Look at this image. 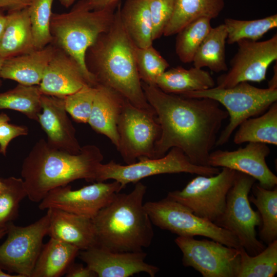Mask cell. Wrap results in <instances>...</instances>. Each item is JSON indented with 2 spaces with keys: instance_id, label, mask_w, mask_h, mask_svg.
Here are the masks:
<instances>
[{
  "instance_id": "1",
  "label": "cell",
  "mask_w": 277,
  "mask_h": 277,
  "mask_svg": "<svg viewBox=\"0 0 277 277\" xmlns=\"http://www.w3.org/2000/svg\"><path fill=\"white\" fill-rule=\"evenodd\" d=\"M141 83L161 127L153 159L161 157L176 147L192 164L208 166L209 156L216 145L217 134L228 117L226 110L212 99L167 93L156 85Z\"/></svg>"
},
{
  "instance_id": "2",
  "label": "cell",
  "mask_w": 277,
  "mask_h": 277,
  "mask_svg": "<svg viewBox=\"0 0 277 277\" xmlns=\"http://www.w3.org/2000/svg\"><path fill=\"white\" fill-rule=\"evenodd\" d=\"M121 6L120 1L109 29L88 49L86 65L97 84L113 89L134 106L154 111L142 87L135 61L136 46L122 23Z\"/></svg>"
},
{
  "instance_id": "3",
  "label": "cell",
  "mask_w": 277,
  "mask_h": 277,
  "mask_svg": "<svg viewBox=\"0 0 277 277\" xmlns=\"http://www.w3.org/2000/svg\"><path fill=\"white\" fill-rule=\"evenodd\" d=\"M103 160L96 146L82 147L78 153L58 149L43 138L39 140L24 159L21 176L32 202L39 203L51 190L80 179L95 181Z\"/></svg>"
},
{
  "instance_id": "4",
  "label": "cell",
  "mask_w": 277,
  "mask_h": 277,
  "mask_svg": "<svg viewBox=\"0 0 277 277\" xmlns=\"http://www.w3.org/2000/svg\"><path fill=\"white\" fill-rule=\"evenodd\" d=\"M147 187L135 183L128 193H117L92 219L97 244L114 252L142 251L152 243V223L145 209Z\"/></svg>"
},
{
  "instance_id": "5",
  "label": "cell",
  "mask_w": 277,
  "mask_h": 277,
  "mask_svg": "<svg viewBox=\"0 0 277 277\" xmlns=\"http://www.w3.org/2000/svg\"><path fill=\"white\" fill-rule=\"evenodd\" d=\"M118 4L101 10H89L77 2L68 12H53L51 16V43L76 62L92 86H96L97 83L87 69L86 53L99 35L109 29Z\"/></svg>"
},
{
  "instance_id": "6",
  "label": "cell",
  "mask_w": 277,
  "mask_h": 277,
  "mask_svg": "<svg viewBox=\"0 0 277 277\" xmlns=\"http://www.w3.org/2000/svg\"><path fill=\"white\" fill-rule=\"evenodd\" d=\"M180 95L212 99L225 107L229 122L217 139L215 145L221 146L228 142L232 133L242 123L264 112L276 102L277 89L260 88L244 82L229 88L215 86Z\"/></svg>"
},
{
  "instance_id": "7",
  "label": "cell",
  "mask_w": 277,
  "mask_h": 277,
  "mask_svg": "<svg viewBox=\"0 0 277 277\" xmlns=\"http://www.w3.org/2000/svg\"><path fill=\"white\" fill-rule=\"evenodd\" d=\"M255 181L252 176L236 171L224 210L214 222L235 235L250 255L258 254L265 248L256 237V227L261 225L260 214L252 208L249 200V193Z\"/></svg>"
},
{
  "instance_id": "8",
  "label": "cell",
  "mask_w": 277,
  "mask_h": 277,
  "mask_svg": "<svg viewBox=\"0 0 277 277\" xmlns=\"http://www.w3.org/2000/svg\"><path fill=\"white\" fill-rule=\"evenodd\" d=\"M152 224L181 236H202L228 247L240 249L238 239L213 222L195 214L181 203L166 196L144 204Z\"/></svg>"
},
{
  "instance_id": "9",
  "label": "cell",
  "mask_w": 277,
  "mask_h": 277,
  "mask_svg": "<svg viewBox=\"0 0 277 277\" xmlns=\"http://www.w3.org/2000/svg\"><path fill=\"white\" fill-rule=\"evenodd\" d=\"M220 171L217 167L192 164L181 149L173 147L157 159L142 158L137 162L126 165L113 160L106 164L101 163L95 181L113 180L123 189L129 183L135 184L144 178L158 174L185 172L210 176Z\"/></svg>"
},
{
  "instance_id": "10",
  "label": "cell",
  "mask_w": 277,
  "mask_h": 277,
  "mask_svg": "<svg viewBox=\"0 0 277 277\" xmlns=\"http://www.w3.org/2000/svg\"><path fill=\"white\" fill-rule=\"evenodd\" d=\"M50 210L35 222L25 226L13 222L6 227L7 237L0 245V267L8 273L31 277L47 235Z\"/></svg>"
},
{
  "instance_id": "11",
  "label": "cell",
  "mask_w": 277,
  "mask_h": 277,
  "mask_svg": "<svg viewBox=\"0 0 277 277\" xmlns=\"http://www.w3.org/2000/svg\"><path fill=\"white\" fill-rule=\"evenodd\" d=\"M119 136L117 150L126 164L142 158L153 159L161 127L154 111H148L125 101L117 124Z\"/></svg>"
},
{
  "instance_id": "12",
  "label": "cell",
  "mask_w": 277,
  "mask_h": 277,
  "mask_svg": "<svg viewBox=\"0 0 277 277\" xmlns=\"http://www.w3.org/2000/svg\"><path fill=\"white\" fill-rule=\"evenodd\" d=\"M235 174L236 171L224 167L215 175H197L183 189L169 192L167 196L214 223L224 210Z\"/></svg>"
},
{
  "instance_id": "13",
  "label": "cell",
  "mask_w": 277,
  "mask_h": 277,
  "mask_svg": "<svg viewBox=\"0 0 277 277\" xmlns=\"http://www.w3.org/2000/svg\"><path fill=\"white\" fill-rule=\"evenodd\" d=\"M175 243L183 253L182 263L203 277H236L240 250L214 240L178 236Z\"/></svg>"
},
{
  "instance_id": "14",
  "label": "cell",
  "mask_w": 277,
  "mask_h": 277,
  "mask_svg": "<svg viewBox=\"0 0 277 277\" xmlns=\"http://www.w3.org/2000/svg\"><path fill=\"white\" fill-rule=\"evenodd\" d=\"M122 189L116 181L96 182L76 190L68 184L50 190L39 203L38 208L57 209L92 219Z\"/></svg>"
},
{
  "instance_id": "15",
  "label": "cell",
  "mask_w": 277,
  "mask_h": 277,
  "mask_svg": "<svg viewBox=\"0 0 277 277\" xmlns=\"http://www.w3.org/2000/svg\"><path fill=\"white\" fill-rule=\"evenodd\" d=\"M230 62L231 68L217 79V86L229 88L244 82L260 83L266 80L270 65L277 60V35L264 41L241 39Z\"/></svg>"
},
{
  "instance_id": "16",
  "label": "cell",
  "mask_w": 277,
  "mask_h": 277,
  "mask_svg": "<svg viewBox=\"0 0 277 277\" xmlns=\"http://www.w3.org/2000/svg\"><path fill=\"white\" fill-rule=\"evenodd\" d=\"M267 144L248 142L244 147L232 151L217 150L209 154L208 165L228 168L253 177L262 187L272 189L276 186L277 177L268 167L266 158L270 154Z\"/></svg>"
},
{
  "instance_id": "17",
  "label": "cell",
  "mask_w": 277,
  "mask_h": 277,
  "mask_svg": "<svg viewBox=\"0 0 277 277\" xmlns=\"http://www.w3.org/2000/svg\"><path fill=\"white\" fill-rule=\"evenodd\" d=\"M80 259L98 277H129L145 272L154 277L159 268L145 262L142 251L114 252L95 245L80 250Z\"/></svg>"
},
{
  "instance_id": "18",
  "label": "cell",
  "mask_w": 277,
  "mask_h": 277,
  "mask_svg": "<svg viewBox=\"0 0 277 277\" xmlns=\"http://www.w3.org/2000/svg\"><path fill=\"white\" fill-rule=\"evenodd\" d=\"M42 110L38 121L53 147L71 153H78L82 147L76 137V130L65 107L64 97L42 94Z\"/></svg>"
},
{
  "instance_id": "19",
  "label": "cell",
  "mask_w": 277,
  "mask_h": 277,
  "mask_svg": "<svg viewBox=\"0 0 277 277\" xmlns=\"http://www.w3.org/2000/svg\"><path fill=\"white\" fill-rule=\"evenodd\" d=\"M87 85H89L76 62L56 47L38 85L41 93L64 97Z\"/></svg>"
},
{
  "instance_id": "20",
  "label": "cell",
  "mask_w": 277,
  "mask_h": 277,
  "mask_svg": "<svg viewBox=\"0 0 277 277\" xmlns=\"http://www.w3.org/2000/svg\"><path fill=\"white\" fill-rule=\"evenodd\" d=\"M50 210L48 235L83 250L97 244L92 219L57 209Z\"/></svg>"
},
{
  "instance_id": "21",
  "label": "cell",
  "mask_w": 277,
  "mask_h": 277,
  "mask_svg": "<svg viewBox=\"0 0 277 277\" xmlns=\"http://www.w3.org/2000/svg\"><path fill=\"white\" fill-rule=\"evenodd\" d=\"M126 99L113 89L97 84L88 122L94 131L107 136L116 148L119 142L117 124Z\"/></svg>"
},
{
  "instance_id": "22",
  "label": "cell",
  "mask_w": 277,
  "mask_h": 277,
  "mask_svg": "<svg viewBox=\"0 0 277 277\" xmlns=\"http://www.w3.org/2000/svg\"><path fill=\"white\" fill-rule=\"evenodd\" d=\"M56 46L51 43L32 52L4 60L0 77L25 85H39Z\"/></svg>"
},
{
  "instance_id": "23",
  "label": "cell",
  "mask_w": 277,
  "mask_h": 277,
  "mask_svg": "<svg viewBox=\"0 0 277 277\" xmlns=\"http://www.w3.org/2000/svg\"><path fill=\"white\" fill-rule=\"evenodd\" d=\"M7 17V25L0 40V55L6 59L36 50L28 8L9 11Z\"/></svg>"
},
{
  "instance_id": "24",
  "label": "cell",
  "mask_w": 277,
  "mask_h": 277,
  "mask_svg": "<svg viewBox=\"0 0 277 277\" xmlns=\"http://www.w3.org/2000/svg\"><path fill=\"white\" fill-rule=\"evenodd\" d=\"M156 86L163 91L182 94L202 91L215 87V82L209 72L202 68L181 66L166 70L157 79Z\"/></svg>"
},
{
  "instance_id": "25",
  "label": "cell",
  "mask_w": 277,
  "mask_h": 277,
  "mask_svg": "<svg viewBox=\"0 0 277 277\" xmlns=\"http://www.w3.org/2000/svg\"><path fill=\"white\" fill-rule=\"evenodd\" d=\"M77 247L50 238L43 245L31 277H60L78 254Z\"/></svg>"
},
{
  "instance_id": "26",
  "label": "cell",
  "mask_w": 277,
  "mask_h": 277,
  "mask_svg": "<svg viewBox=\"0 0 277 277\" xmlns=\"http://www.w3.org/2000/svg\"><path fill=\"white\" fill-rule=\"evenodd\" d=\"M120 16L128 34L138 48L152 45V26L148 0H126Z\"/></svg>"
},
{
  "instance_id": "27",
  "label": "cell",
  "mask_w": 277,
  "mask_h": 277,
  "mask_svg": "<svg viewBox=\"0 0 277 277\" xmlns=\"http://www.w3.org/2000/svg\"><path fill=\"white\" fill-rule=\"evenodd\" d=\"M224 7V0H174L173 14L163 35L176 34L185 26L201 17L215 18Z\"/></svg>"
},
{
  "instance_id": "28",
  "label": "cell",
  "mask_w": 277,
  "mask_h": 277,
  "mask_svg": "<svg viewBox=\"0 0 277 277\" xmlns=\"http://www.w3.org/2000/svg\"><path fill=\"white\" fill-rule=\"evenodd\" d=\"M262 115L242 123L235 132V144L257 142L277 145V103L272 104Z\"/></svg>"
},
{
  "instance_id": "29",
  "label": "cell",
  "mask_w": 277,
  "mask_h": 277,
  "mask_svg": "<svg viewBox=\"0 0 277 277\" xmlns=\"http://www.w3.org/2000/svg\"><path fill=\"white\" fill-rule=\"evenodd\" d=\"M227 38V29L224 24L212 27L194 55L193 66L208 67L216 73L227 71L225 55Z\"/></svg>"
},
{
  "instance_id": "30",
  "label": "cell",
  "mask_w": 277,
  "mask_h": 277,
  "mask_svg": "<svg viewBox=\"0 0 277 277\" xmlns=\"http://www.w3.org/2000/svg\"><path fill=\"white\" fill-rule=\"evenodd\" d=\"M251 189L253 194L249 200L256 207L261 218L259 236L268 245L277 240V188L268 189L254 183Z\"/></svg>"
},
{
  "instance_id": "31",
  "label": "cell",
  "mask_w": 277,
  "mask_h": 277,
  "mask_svg": "<svg viewBox=\"0 0 277 277\" xmlns=\"http://www.w3.org/2000/svg\"><path fill=\"white\" fill-rule=\"evenodd\" d=\"M42 94L38 85L18 84L14 88L0 93V109L19 111L37 122L42 110Z\"/></svg>"
},
{
  "instance_id": "32",
  "label": "cell",
  "mask_w": 277,
  "mask_h": 277,
  "mask_svg": "<svg viewBox=\"0 0 277 277\" xmlns=\"http://www.w3.org/2000/svg\"><path fill=\"white\" fill-rule=\"evenodd\" d=\"M240 263L236 277H273L277 272V240L258 254L249 255L241 247Z\"/></svg>"
},
{
  "instance_id": "33",
  "label": "cell",
  "mask_w": 277,
  "mask_h": 277,
  "mask_svg": "<svg viewBox=\"0 0 277 277\" xmlns=\"http://www.w3.org/2000/svg\"><path fill=\"white\" fill-rule=\"evenodd\" d=\"M211 20L207 17L195 19L176 34L175 52L181 62H192L197 49L212 28Z\"/></svg>"
},
{
  "instance_id": "34",
  "label": "cell",
  "mask_w": 277,
  "mask_h": 277,
  "mask_svg": "<svg viewBox=\"0 0 277 277\" xmlns=\"http://www.w3.org/2000/svg\"><path fill=\"white\" fill-rule=\"evenodd\" d=\"M224 24L227 29L229 44L244 39L258 41L265 33L277 27V14L250 21L227 18Z\"/></svg>"
},
{
  "instance_id": "35",
  "label": "cell",
  "mask_w": 277,
  "mask_h": 277,
  "mask_svg": "<svg viewBox=\"0 0 277 277\" xmlns=\"http://www.w3.org/2000/svg\"><path fill=\"white\" fill-rule=\"evenodd\" d=\"M4 180L5 187L0 192V230L17 218L20 203L27 197L22 177L10 176Z\"/></svg>"
},
{
  "instance_id": "36",
  "label": "cell",
  "mask_w": 277,
  "mask_h": 277,
  "mask_svg": "<svg viewBox=\"0 0 277 277\" xmlns=\"http://www.w3.org/2000/svg\"><path fill=\"white\" fill-rule=\"evenodd\" d=\"M54 0H33L28 8L35 48L42 49L52 41L50 22Z\"/></svg>"
},
{
  "instance_id": "37",
  "label": "cell",
  "mask_w": 277,
  "mask_h": 277,
  "mask_svg": "<svg viewBox=\"0 0 277 277\" xmlns=\"http://www.w3.org/2000/svg\"><path fill=\"white\" fill-rule=\"evenodd\" d=\"M135 61L141 82L149 85H156L158 77L169 66L152 45L143 48L136 47Z\"/></svg>"
},
{
  "instance_id": "38",
  "label": "cell",
  "mask_w": 277,
  "mask_h": 277,
  "mask_svg": "<svg viewBox=\"0 0 277 277\" xmlns=\"http://www.w3.org/2000/svg\"><path fill=\"white\" fill-rule=\"evenodd\" d=\"M96 91V86L87 85L64 97L66 110L75 121L88 123Z\"/></svg>"
},
{
  "instance_id": "39",
  "label": "cell",
  "mask_w": 277,
  "mask_h": 277,
  "mask_svg": "<svg viewBox=\"0 0 277 277\" xmlns=\"http://www.w3.org/2000/svg\"><path fill=\"white\" fill-rule=\"evenodd\" d=\"M152 26V39L163 35L174 9V0H148Z\"/></svg>"
},
{
  "instance_id": "40",
  "label": "cell",
  "mask_w": 277,
  "mask_h": 277,
  "mask_svg": "<svg viewBox=\"0 0 277 277\" xmlns=\"http://www.w3.org/2000/svg\"><path fill=\"white\" fill-rule=\"evenodd\" d=\"M4 122L0 124V153L6 156L7 147L14 138L22 135H27L28 129L26 126L16 125Z\"/></svg>"
},
{
  "instance_id": "41",
  "label": "cell",
  "mask_w": 277,
  "mask_h": 277,
  "mask_svg": "<svg viewBox=\"0 0 277 277\" xmlns=\"http://www.w3.org/2000/svg\"><path fill=\"white\" fill-rule=\"evenodd\" d=\"M67 277H96V274L86 265L72 263L65 273Z\"/></svg>"
},
{
  "instance_id": "42",
  "label": "cell",
  "mask_w": 277,
  "mask_h": 277,
  "mask_svg": "<svg viewBox=\"0 0 277 277\" xmlns=\"http://www.w3.org/2000/svg\"><path fill=\"white\" fill-rule=\"evenodd\" d=\"M120 1V0H81L78 3L87 10H98L117 5Z\"/></svg>"
},
{
  "instance_id": "43",
  "label": "cell",
  "mask_w": 277,
  "mask_h": 277,
  "mask_svg": "<svg viewBox=\"0 0 277 277\" xmlns=\"http://www.w3.org/2000/svg\"><path fill=\"white\" fill-rule=\"evenodd\" d=\"M33 0H0V10L9 11L20 10L28 8Z\"/></svg>"
},
{
  "instance_id": "44",
  "label": "cell",
  "mask_w": 277,
  "mask_h": 277,
  "mask_svg": "<svg viewBox=\"0 0 277 277\" xmlns=\"http://www.w3.org/2000/svg\"><path fill=\"white\" fill-rule=\"evenodd\" d=\"M7 19V14H4L0 10V40L6 26Z\"/></svg>"
},
{
  "instance_id": "45",
  "label": "cell",
  "mask_w": 277,
  "mask_h": 277,
  "mask_svg": "<svg viewBox=\"0 0 277 277\" xmlns=\"http://www.w3.org/2000/svg\"><path fill=\"white\" fill-rule=\"evenodd\" d=\"M274 74L268 82V88L277 89V67L276 64L274 66Z\"/></svg>"
},
{
  "instance_id": "46",
  "label": "cell",
  "mask_w": 277,
  "mask_h": 277,
  "mask_svg": "<svg viewBox=\"0 0 277 277\" xmlns=\"http://www.w3.org/2000/svg\"><path fill=\"white\" fill-rule=\"evenodd\" d=\"M60 4L64 7H70L75 0H58Z\"/></svg>"
},
{
  "instance_id": "47",
  "label": "cell",
  "mask_w": 277,
  "mask_h": 277,
  "mask_svg": "<svg viewBox=\"0 0 277 277\" xmlns=\"http://www.w3.org/2000/svg\"><path fill=\"white\" fill-rule=\"evenodd\" d=\"M0 277H22L20 275H12L9 273L6 272L0 267Z\"/></svg>"
},
{
  "instance_id": "48",
  "label": "cell",
  "mask_w": 277,
  "mask_h": 277,
  "mask_svg": "<svg viewBox=\"0 0 277 277\" xmlns=\"http://www.w3.org/2000/svg\"><path fill=\"white\" fill-rule=\"evenodd\" d=\"M10 121L9 116L5 113H1L0 114V124L4 122H8Z\"/></svg>"
},
{
  "instance_id": "49",
  "label": "cell",
  "mask_w": 277,
  "mask_h": 277,
  "mask_svg": "<svg viewBox=\"0 0 277 277\" xmlns=\"http://www.w3.org/2000/svg\"><path fill=\"white\" fill-rule=\"evenodd\" d=\"M7 228H3L0 230V239L3 238L5 235L7 234Z\"/></svg>"
},
{
  "instance_id": "50",
  "label": "cell",
  "mask_w": 277,
  "mask_h": 277,
  "mask_svg": "<svg viewBox=\"0 0 277 277\" xmlns=\"http://www.w3.org/2000/svg\"><path fill=\"white\" fill-rule=\"evenodd\" d=\"M5 187V183L4 179L0 178V192L4 189Z\"/></svg>"
},
{
  "instance_id": "51",
  "label": "cell",
  "mask_w": 277,
  "mask_h": 277,
  "mask_svg": "<svg viewBox=\"0 0 277 277\" xmlns=\"http://www.w3.org/2000/svg\"><path fill=\"white\" fill-rule=\"evenodd\" d=\"M4 60L1 55H0V72L4 61Z\"/></svg>"
}]
</instances>
